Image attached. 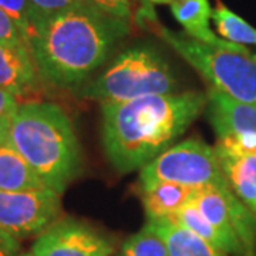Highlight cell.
I'll return each instance as SVG.
<instances>
[{"instance_id":"27","label":"cell","mask_w":256,"mask_h":256,"mask_svg":"<svg viewBox=\"0 0 256 256\" xmlns=\"http://www.w3.org/2000/svg\"><path fill=\"white\" fill-rule=\"evenodd\" d=\"M150 3H154V4H171L174 0H148Z\"/></svg>"},{"instance_id":"14","label":"cell","mask_w":256,"mask_h":256,"mask_svg":"<svg viewBox=\"0 0 256 256\" xmlns=\"http://www.w3.org/2000/svg\"><path fill=\"white\" fill-rule=\"evenodd\" d=\"M198 190L174 182H154L141 186V201L148 220L172 216L194 202Z\"/></svg>"},{"instance_id":"23","label":"cell","mask_w":256,"mask_h":256,"mask_svg":"<svg viewBox=\"0 0 256 256\" xmlns=\"http://www.w3.org/2000/svg\"><path fill=\"white\" fill-rule=\"evenodd\" d=\"M0 43L8 44H26L22 32L8 13L0 9Z\"/></svg>"},{"instance_id":"7","label":"cell","mask_w":256,"mask_h":256,"mask_svg":"<svg viewBox=\"0 0 256 256\" xmlns=\"http://www.w3.org/2000/svg\"><path fill=\"white\" fill-rule=\"evenodd\" d=\"M62 214V194L50 188L0 191V229L16 239L40 235Z\"/></svg>"},{"instance_id":"19","label":"cell","mask_w":256,"mask_h":256,"mask_svg":"<svg viewBox=\"0 0 256 256\" xmlns=\"http://www.w3.org/2000/svg\"><path fill=\"white\" fill-rule=\"evenodd\" d=\"M118 256H168L164 239L148 222L122 244Z\"/></svg>"},{"instance_id":"6","label":"cell","mask_w":256,"mask_h":256,"mask_svg":"<svg viewBox=\"0 0 256 256\" xmlns=\"http://www.w3.org/2000/svg\"><path fill=\"white\" fill-rule=\"evenodd\" d=\"M161 181L180 184L194 190H230L220 170L215 148L200 138H188L168 148L141 168V186Z\"/></svg>"},{"instance_id":"10","label":"cell","mask_w":256,"mask_h":256,"mask_svg":"<svg viewBox=\"0 0 256 256\" xmlns=\"http://www.w3.org/2000/svg\"><path fill=\"white\" fill-rule=\"evenodd\" d=\"M170 6L175 20L185 28V33L192 38L224 50L239 53L250 52L248 47L242 44L220 38L210 30V22L212 18V9L208 0H174Z\"/></svg>"},{"instance_id":"25","label":"cell","mask_w":256,"mask_h":256,"mask_svg":"<svg viewBox=\"0 0 256 256\" xmlns=\"http://www.w3.org/2000/svg\"><path fill=\"white\" fill-rule=\"evenodd\" d=\"M18 98L13 94L0 88V116H12L18 110Z\"/></svg>"},{"instance_id":"1","label":"cell","mask_w":256,"mask_h":256,"mask_svg":"<svg viewBox=\"0 0 256 256\" xmlns=\"http://www.w3.org/2000/svg\"><path fill=\"white\" fill-rule=\"evenodd\" d=\"M128 30V20L84 3L37 20L26 44L40 78L72 88L107 60Z\"/></svg>"},{"instance_id":"28","label":"cell","mask_w":256,"mask_h":256,"mask_svg":"<svg viewBox=\"0 0 256 256\" xmlns=\"http://www.w3.org/2000/svg\"><path fill=\"white\" fill-rule=\"evenodd\" d=\"M18 256H33V254H32V252H28V254H20Z\"/></svg>"},{"instance_id":"12","label":"cell","mask_w":256,"mask_h":256,"mask_svg":"<svg viewBox=\"0 0 256 256\" xmlns=\"http://www.w3.org/2000/svg\"><path fill=\"white\" fill-rule=\"evenodd\" d=\"M230 194L232 190L220 191L216 188H204L198 190L192 204L228 242L230 256H246L232 224V215L228 205V196Z\"/></svg>"},{"instance_id":"21","label":"cell","mask_w":256,"mask_h":256,"mask_svg":"<svg viewBox=\"0 0 256 256\" xmlns=\"http://www.w3.org/2000/svg\"><path fill=\"white\" fill-rule=\"evenodd\" d=\"M84 3L87 2L86 0H30L32 10H33V24L37 20L48 18L58 12H63V10L78 6V4H84Z\"/></svg>"},{"instance_id":"18","label":"cell","mask_w":256,"mask_h":256,"mask_svg":"<svg viewBox=\"0 0 256 256\" xmlns=\"http://www.w3.org/2000/svg\"><path fill=\"white\" fill-rule=\"evenodd\" d=\"M168 218H171L176 224H180L181 226L196 234L200 238L206 240L208 244H210L214 248H216L218 250L225 252L226 255L230 256L228 242L218 232V229L214 228L210 222L205 220V216L198 210V208L194 204L184 206L182 210H180L172 216H168Z\"/></svg>"},{"instance_id":"8","label":"cell","mask_w":256,"mask_h":256,"mask_svg":"<svg viewBox=\"0 0 256 256\" xmlns=\"http://www.w3.org/2000/svg\"><path fill=\"white\" fill-rule=\"evenodd\" d=\"M206 111L218 136L215 148L230 154H255L256 106L210 88L206 94Z\"/></svg>"},{"instance_id":"9","label":"cell","mask_w":256,"mask_h":256,"mask_svg":"<svg viewBox=\"0 0 256 256\" xmlns=\"http://www.w3.org/2000/svg\"><path fill=\"white\" fill-rule=\"evenodd\" d=\"M114 244L88 224L74 218L54 222L38 235L33 256H110Z\"/></svg>"},{"instance_id":"22","label":"cell","mask_w":256,"mask_h":256,"mask_svg":"<svg viewBox=\"0 0 256 256\" xmlns=\"http://www.w3.org/2000/svg\"><path fill=\"white\" fill-rule=\"evenodd\" d=\"M86 2L114 18L128 20L131 16L130 0H86Z\"/></svg>"},{"instance_id":"26","label":"cell","mask_w":256,"mask_h":256,"mask_svg":"<svg viewBox=\"0 0 256 256\" xmlns=\"http://www.w3.org/2000/svg\"><path fill=\"white\" fill-rule=\"evenodd\" d=\"M12 116H0V146L9 144Z\"/></svg>"},{"instance_id":"15","label":"cell","mask_w":256,"mask_h":256,"mask_svg":"<svg viewBox=\"0 0 256 256\" xmlns=\"http://www.w3.org/2000/svg\"><path fill=\"white\" fill-rule=\"evenodd\" d=\"M164 239L168 256H229L171 218L148 220Z\"/></svg>"},{"instance_id":"2","label":"cell","mask_w":256,"mask_h":256,"mask_svg":"<svg viewBox=\"0 0 256 256\" xmlns=\"http://www.w3.org/2000/svg\"><path fill=\"white\" fill-rule=\"evenodd\" d=\"M206 107L200 92L154 94L101 104V140L114 168L128 174L166 151Z\"/></svg>"},{"instance_id":"5","label":"cell","mask_w":256,"mask_h":256,"mask_svg":"<svg viewBox=\"0 0 256 256\" xmlns=\"http://www.w3.org/2000/svg\"><path fill=\"white\" fill-rule=\"evenodd\" d=\"M156 23V34L192 66L210 88L225 92L235 100L256 106V53L230 52L182 36Z\"/></svg>"},{"instance_id":"4","label":"cell","mask_w":256,"mask_h":256,"mask_svg":"<svg viewBox=\"0 0 256 256\" xmlns=\"http://www.w3.org/2000/svg\"><path fill=\"white\" fill-rule=\"evenodd\" d=\"M175 88L176 78L164 57L154 47L136 46L121 53L82 94L100 104H112L154 94H171Z\"/></svg>"},{"instance_id":"16","label":"cell","mask_w":256,"mask_h":256,"mask_svg":"<svg viewBox=\"0 0 256 256\" xmlns=\"http://www.w3.org/2000/svg\"><path fill=\"white\" fill-rule=\"evenodd\" d=\"M48 188L26 162V160L10 146H0V191H28Z\"/></svg>"},{"instance_id":"17","label":"cell","mask_w":256,"mask_h":256,"mask_svg":"<svg viewBox=\"0 0 256 256\" xmlns=\"http://www.w3.org/2000/svg\"><path fill=\"white\" fill-rule=\"evenodd\" d=\"M212 20L222 38L242 46H256V28H252L244 18H239L238 14H235L222 3H218V6L212 10Z\"/></svg>"},{"instance_id":"24","label":"cell","mask_w":256,"mask_h":256,"mask_svg":"<svg viewBox=\"0 0 256 256\" xmlns=\"http://www.w3.org/2000/svg\"><path fill=\"white\" fill-rule=\"evenodd\" d=\"M22 252L18 239L0 229V256H18Z\"/></svg>"},{"instance_id":"13","label":"cell","mask_w":256,"mask_h":256,"mask_svg":"<svg viewBox=\"0 0 256 256\" xmlns=\"http://www.w3.org/2000/svg\"><path fill=\"white\" fill-rule=\"evenodd\" d=\"M215 152L229 188L256 214V152L230 154L218 148H215Z\"/></svg>"},{"instance_id":"11","label":"cell","mask_w":256,"mask_h":256,"mask_svg":"<svg viewBox=\"0 0 256 256\" xmlns=\"http://www.w3.org/2000/svg\"><path fill=\"white\" fill-rule=\"evenodd\" d=\"M37 77L28 44L0 43V88L18 98L34 88Z\"/></svg>"},{"instance_id":"3","label":"cell","mask_w":256,"mask_h":256,"mask_svg":"<svg viewBox=\"0 0 256 256\" xmlns=\"http://www.w3.org/2000/svg\"><path fill=\"white\" fill-rule=\"evenodd\" d=\"M9 144L40 180L58 194L82 172V146L73 122L53 102L18 104L12 116Z\"/></svg>"},{"instance_id":"20","label":"cell","mask_w":256,"mask_h":256,"mask_svg":"<svg viewBox=\"0 0 256 256\" xmlns=\"http://www.w3.org/2000/svg\"><path fill=\"white\" fill-rule=\"evenodd\" d=\"M0 9L16 23L26 42L33 26V10L30 0H0Z\"/></svg>"}]
</instances>
